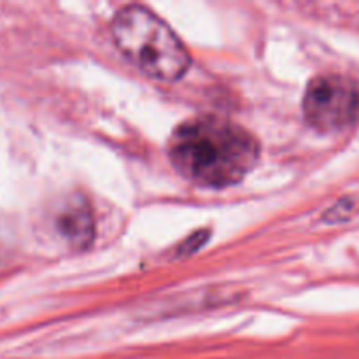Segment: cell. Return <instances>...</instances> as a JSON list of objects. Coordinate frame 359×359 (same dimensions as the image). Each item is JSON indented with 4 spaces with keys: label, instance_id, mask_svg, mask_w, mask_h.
Segmentation results:
<instances>
[{
    "label": "cell",
    "instance_id": "obj_1",
    "mask_svg": "<svg viewBox=\"0 0 359 359\" xmlns=\"http://www.w3.org/2000/svg\"><path fill=\"white\" fill-rule=\"evenodd\" d=\"M167 153L189 182L221 189L238 184L258 165L262 147L244 126L219 116H198L172 132Z\"/></svg>",
    "mask_w": 359,
    "mask_h": 359
},
{
    "label": "cell",
    "instance_id": "obj_2",
    "mask_svg": "<svg viewBox=\"0 0 359 359\" xmlns=\"http://www.w3.org/2000/svg\"><path fill=\"white\" fill-rule=\"evenodd\" d=\"M116 48L140 72L175 83L188 72L191 56L174 30L144 6H125L111 21Z\"/></svg>",
    "mask_w": 359,
    "mask_h": 359
},
{
    "label": "cell",
    "instance_id": "obj_3",
    "mask_svg": "<svg viewBox=\"0 0 359 359\" xmlns=\"http://www.w3.org/2000/svg\"><path fill=\"white\" fill-rule=\"evenodd\" d=\"M304 118L323 133L342 132L359 123V83L342 74H321L304 95Z\"/></svg>",
    "mask_w": 359,
    "mask_h": 359
},
{
    "label": "cell",
    "instance_id": "obj_4",
    "mask_svg": "<svg viewBox=\"0 0 359 359\" xmlns=\"http://www.w3.org/2000/svg\"><path fill=\"white\" fill-rule=\"evenodd\" d=\"M56 226L74 249H86L95 237L93 214L81 198L67 203L65 209L60 212Z\"/></svg>",
    "mask_w": 359,
    "mask_h": 359
},
{
    "label": "cell",
    "instance_id": "obj_5",
    "mask_svg": "<svg viewBox=\"0 0 359 359\" xmlns=\"http://www.w3.org/2000/svg\"><path fill=\"white\" fill-rule=\"evenodd\" d=\"M359 214V198L358 196H344L335 205L330 207L323 216V221L328 224L347 223Z\"/></svg>",
    "mask_w": 359,
    "mask_h": 359
},
{
    "label": "cell",
    "instance_id": "obj_6",
    "mask_svg": "<svg viewBox=\"0 0 359 359\" xmlns=\"http://www.w3.org/2000/svg\"><path fill=\"white\" fill-rule=\"evenodd\" d=\"M209 241V231L207 230H198L193 235H189L184 242L181 244V248H177V256L179 258H184V256H191L202 248L205 242Z\"/></svg>",
    "mask_w": 359,
    "mask_h": 359
}]
</instances>
